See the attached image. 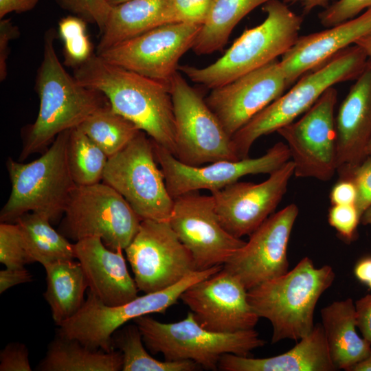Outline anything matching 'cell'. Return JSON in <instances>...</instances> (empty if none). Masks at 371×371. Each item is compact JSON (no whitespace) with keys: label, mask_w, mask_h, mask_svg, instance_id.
I'll use <instances>...</instances> for the list:
<instances>
[{"label":"cell","mask_w":371,"mask_h":371,"mask_svg":"<svg viewBox=\"0 0 371 371\" xmlns=\"http://www.w3.org/2000/svg\"><path fill=\"white\" fill-rule=\"evenodd\" d=\"M82 86L98 91L111 108L172 154L175 124L169 85L111 64L96 54L74 68Z\"/></svg>","instance_id":"1"},{"label":"cell","mask_w":371,"mask_h":371,"mask_svg":"<svg viewBox=\"0 0 371 371\" xmlns=\"http://www.w3.org/2000/svg\"><path fill=\"white\" fill-rule=\"evenodd\" d=\"M56 36L51 28L44 36L43 60L35 80L39 109L35 122L25 129L20 161L43 150L59 133L78 126L109 104L104 94L80 85L63 68L54 48Z\"/></svg>","instance_id":"2"},{"label":"cell","mask_w":371,"mask_h":371,"mask_svg":"<svg viewBox=\"0 0 371 371\" xmlns=\"http://www.w3.org/2000/svg\"><path fill=\"white\" fill-rule=\"evenodd\" d=\"M335 278L332 267H315L306 256L285 274L247 290L254 311L271 324L272 344L298 341L312 331L316 304Z\"/></svg>","instance_id":"3"},{"label":"cell","mask_w":371,"mask_h":371,"mask_svg":"<svg viewBox=\"0 0 371 371\" xmlns=\"http://www.w3.org/2000/svg\"><path fill=\"white\" fill-rule=\"evenodd\" d=\"M262 10L267 14L265 21L245 30L218 60L205 67L181 65L178 70L193 82L212 89L282 56L299 37L303 17L280 0L265 3Z\"/></svg>","instance_id":"4"},{"label":"cell","mask_w":371,"mask_h":371,"mask_svg":"<svg viewBox=\"0 0 371 371\" xmlns=\"http://www.w3.org/2000/svg\"><path fill=\"white\" fill-rule=\"evenodd\" d=\"M368 58L357 45L344 49L319 68L299 78L283 93L251 118L232 137L239 159L249 157L253 144L261 136L277 132L306 112L330 87L356 80Z\"/></svg>","instance_id":"5"},{"label":"cell","mask_w":371,"mask_h":371,"mask_svg":"<svg viewBox=\"0 0 371 371\" xmlns=\"http://www.w3.org/2000/svg\"><path fill=\"white\" fill-rule=\"evenodd\" d=\"M70 131L59 133L52 146L36 160L23 164L8 159L6 168L12 189L1 210V222L15 223L27 212L44 214L53 222L64 214L76 186L67 161Z\"/></svg>","instance_id":"6"},{"label":"cell","mask_w":371,"mask_h":371,"mask_svg":"<svg viewBox=\"0 0 371 371\" xmlns=\"http://www.w3.org/2000/svg\"><path fill=\"white\" fill-rule=\"evenodd\" d=\"M133 322L152 354H161L166 361L190 360L207 370H218L225 354L249 357L252 350L265 344L254 329L229 333L206 330L194 319L192 312L173 323H162L148 315Z\"/></svg>","instance_id":"7"},{"label":"cell","mask_w":371,"mask_h":371,"mask_svg":"<svg viewBox=\"0 0 371 371\" xmlns=\"http://www.w3.org/2000/svg\"><path fill=\"white\" fill-rule=\"evenodd\" d=\"M223 266L195 270L177 283L163 290L137 296L118 306H108L88 291L80 309L63 322L56 335L76 339L92 349L106 352L115 350L112 345L113 333L128 322L151 313H164L177 303L181 294L194 283L210 277Z\"/></svg>","instance_id":"8"},{"label":"cell","mask_w":371,"mask_h":371,"mask_svg":"<svg viewBox=\"0 0 371 371\" xmlns=\"http://www.w3.org/2000/svg\"><path fill=\"white\" fill-rule=\"evenodd\" d=\"M59 232L78 241L98 236L110 249L124 250L137 234L141 218L113 188L103 183L76 186Z\"/></svg>","instance_id":"9"},{"label":"cell","mask_w":371,"mask_h":371,"mask_svg":"<svg viewBox=\"0 0 371 371\" xmlns=\"http://www.w3.org/2000/svg\"><path fill=\"white\" fill-rule=\"evenodd\" d=\"M157 164L153 141L140 131L108 159L102 180L127 201L142 220L168 221L174 199Z\"/></svg>","instance_id":"10"},{"label":"cell","mask_w":371,"mask_h":371,"mask_svg":"<svg viewBox=\"0 0 371 371\" xmlns=\"http://www.w3.org/2000/svg\"><path fill=\"white\" fill-rule=\"evenodd\" d=\"M169 87L175 124L174 156L193 166L239 160L233 149L232 137L202 95L178 71L171 78Z\"/></svg>","instance_id":"11"},{"label":"cell","mask_w":371,"mask_h":371,"mask_svg":"<svg viewBox=\"0 0 371 371\" xmlns=\"http://www.w3.org/2000/svg\"><path fill=\"white\" fill-rule=\"evenodd\" d=\"M337 100L331 87L299 120L277 131L286 142L296 177L327 181L337 171Z\"/></svg>","instance_id":"12"},{"label":"cell","mask_w":371,"mask_h":371,"mask_svg":"<svg viewBox=\"0 0 371 371\" xmlns=\"http://www.w3.org/2000/svg\"><path fill=\"white\" fill-rule=\"evenodd\" d=\"M139 291L163 290L197 270L194 258L169 221L142 220L139 230L124 249Z\"/></svg>","instance_id":"13"},{"label":"cell","mask_w":371,"mask_h":371,"mask_svg":"<svg viewBox=\"0 0 371 371\" xmlns=\"http://www.w3.org/2000/svg\"><path fill=\"white\" fill-rule=\"evenodd\" d=\"M202 25L171 23L98 54L106 62L169 85L181 56L192 49Z\"/></svg>","instance_id":"14"},{"label":"cell","mask_w":371,"mask_h":371,"mask_svg":"<svg viewBox=\"0 0 371 371\" xmlns=\"http://www.w3.org/2000/svg\"><path fill=\"white\" fill-rule=\"evenodd\" d=\"M152 141L157 161L164 174L168 191L173 199L202 189L210 192L218 190L238 181L244 176L270 175L291 158L288 146L280 142L258 157H247L237 161L223 160L207 166H193L181 162L166 148Z\"/></svg>","instance_id":"15"},{"label":"cell","mask_w":371,"mask_h":371,"mask_svg":"<svg viewBox=\"0 0 371 371\" xmlns=\"http://www.w3.org/2000/svg\"><path fill=\"white\" fill-rule=\"evenodd\" d=\"M191 192L174 199L169 223L190 251L197 270L223 266L246 241L221 225L210 196Z\"/></svg>","instance_id":"16"},{"label":"cell","mask_w":371,"mask_h":371,"mask_svg":"<svg viewBox=\"0 0 371 371\" xmlns=\"http://www.w3.org/2000/svg\"><path fill=\"white\" fill-rule=\"evenodd\" d=\"M180 299L203 328L222 333L254 329L260 317L247 299V289L223 267L188 287Z\"/></svg>","instance_id":"17"},{"label":"cell","mask_w":371,"mask_h":371,"mask_svg":"<svg viewBox=\"0 0 371 371\" xmlns=\"http://www.w3.org/2000/svg\"><path fill=\"white\" fill-rule=\"evenodd\" d=\"M298 212L292 203L271 215L223 268L247 290L285 274L289 271L288 243Z\"/></svg>","instance_id":"18"},{"label":"cell","mask_w":371,"mask_h":371,"mask_svg":"<svg viewBox=\"0 0 371 371\" xmlns=\"http://www.w3.org/2000/svg\"><path fill=\"white\" fill-rule=\"evenodd\" d=\"M293 174L291 160L260 183L236 181L211 192L221 225L238 238L251 235L280 203Z\"/></svg>","instance_id":"19"},{"label":"cell","mask_w":371,"mask_h":371,"mask_svg":"<svg viewBox=\"0 0 371 371\" xmlns=\"http://www.w3.org/2000/svg\"><path fill=\"white\" fill-rule=\"evenodd\" d=\"M288 88L280 60H273L212 89L205 102L232 137Z\"/></svg>","instance_id":"20"},{"label":"cell","mask_w":371,"mask_h":371,"mask_svg":"<svg viewBox=\"0 0 371 371\" xmlns=\"http://www.w3.org/2000/svg\"><path fill=\"white\" fill-rule=\"evenodd\" d=\"M371 32V8L327 30L301 36L282 56L280 67L288 88L308 72Z\"/></svg>","instance_id":"21"},{"label":"cell","mask_w":371,"mask_h":371,"mask_svg":"<svg viewBox=\"0 0 371 371\" xmlns=\"http://www.w3.org/2000/svg\"><path fill=\"white\" fill-rule=\"evenodd\" d=\"M74 249L89 291L104 304L118 306L137 297L139 289L128 271L122 250L110 249L98 236L76 241Z\"/></svg>","instance_id":"22"},{"label":"cell","mask_w":371,"mask_h":371,"mask_svg":"<svg viewBox=\"0 0 371 371\" xmlns=\"http://www.w3.org/2000/svg\"><path fill=\"white\" fill-rule=\"evenodd\" d=\"M335 131L337 169L359 164L367 157L366 149L371 138L370 58L339 108Z\"/></svg>","instance_id":"23"},{"label":"cell","mask_w":371,"mask_h":371,"mask_svg":"<svg viewBox=\"0 0 371 371\" xmlns=\"http://www.w3.org/2000/svg\"><path fill=\"white\" fill-rule=\"evenodd\" d=\"M218 370L223 371H334L322 324L300 339L291 350L280 355L253 358L224 355Z\"/></svg>","instance_id":"24"},{"label":"cell","mask_w":371,"mask_h":371,"mask_svg":"<svg viewBox=\"0 0 371 371\" xmlns=\"http://www.w3.org/2000/svg\"><path fill=\"white\" fill-rule=\"evenodd\" d=\"M171 23H178L172 0H130L113 6L100 33L95 54Z\"/></svg>","instance_id":"25"},{"label":"cell","mask_w":371,"mask_h":371,"mask_svg":"<svg viewBox=\"0 0 371 371\" xmlns=\"http://www.w3.org/2000/svg\"><path fill=\"white\" fill-rule=\"evenodd\" d=\"M321 317L329 353L337 369L350 371L371 354V344L357 332L352 299L332 302L321 310Z\"/></svg>","instance_id":"26"},{"label":"cell","mask_w":371,"mask_h":371,"mask_svg":"<svg viewBox=\"0 0 371 371\" xmlns=\"http://www.w3.org/2000/svg\"><path fill=\"white\" fill-rule=\"evenodd\" d=\"M46 272L44 298L56 325L73 317L85 302L87 282L78 261L64 260L43 266Z\"/></svg>","instance_id":"27"},{"label":"cell","mask_w":371,"mask_h":371,"mask_svg":"<svg viewBox=\"0 0 371 371\" xmlns=\"http://www.w3.org/2000/svg\"><path fill=\"white\" fill-rule=\"evenodd\" d=\"M122 368V354L120 350L92 349L76 339L56 335L36 370L120 371Z\"/></svg>","instance_id":"28"},{"label":"cell","mask_w":371,"mask_h":371,"mask_svg":"<svg viewBox=\"0 0 371 371\" xmlns=\"http://www.w3.org/2000/svg\"><path fill=\"white\" fill-rule=\"evenodd\" d=\"M15 223L19 227L31 263L37 262L44 266L58 260L76 258L74 244L52 227L47 215L27 212Z\"/></svg>","instance_id":"29"},{"label":"cell","mask_w":371,"mask_h":371,"mask_svg":"<svg viewBox=\"0 0 371 371\" xmlns=\"http://www.w3.org/2000/svg\"><path fill=\"white\" fill-rule=\"evenodd\" d=\"M271 0H213L192 47L198 55L222 50L236 25L258 6Z\"/></svg>","instance_id":"30"},{"label":"cell","mask_w":371,"mask_h":371,"mask_svg":"<svg viewBox=\"0 0 371 371\" xmlns=\"http://www.w3.org/2000/svg\"><path fill=\"white\" fill-rule=\"evenodd\" d=\"M77 127L109 158L122 150L141 131L115 112L109 103L93 112Z\"/></svg>","instance_id":"31"},{"label":"cell","mask_w":371,"mask_h":371,"mask_svg":"<svg viewBox=\"0 0 371 371\" xmlns=\"http://www.w3.org/2000/svg\"><path fill=\"white\" fill-rule=\"evenodd\" d=\"M111 339L113 348L122 354L123 371H194L201 368L190 360L161 361L154 359L145 349L141 332L135 323L118 328Z\"/></svg>","instance_id":"32"},{"label":"cell","mask_w":371,"mask_h":371,"mask_svg":"<svg viewBox=\"0 0 371 371\" xmlns=\"http://www.w3.org/2000/svg\"><path fill=\"white\" fill-rule=\"evenodd\" d=\"M109 157L78 127L71 129L67 144V161L76 186L100 183Z\"/></svg>","instance_id":"33"},{"label":"cell","mask_w":371,"mask_h":371,"mask_svg":"<svg viewBox=\"0 0 371 371\" xmlns=\"http://www.w3.org/2000/svg\"><path fill=\"white\" fill-rule=\"evenodd\" d=\"M58 34L63 43L64 65L74 69L86 62L93 54L87 34V22L78 16H67L58 23Z\"/></svg>","instance_id":"34"},{"label":"cell","mask_w":371,"mask_h":371,"mask_svg":"<svg viewBox=\"0 0 371 371\" xmlns=\"http://www.w3.org/2000/svg\"><path fill=\"white\" fill-rule=\"evenodd\" d=\"M0 262L9 269L24 268L31 263L16 223L1 222Z\"/></svg>","instance_id":"35"},{"label":"cell","mask_w":371,"mask_h":371,"mask_svg":"<svg viewBox=\"0 0 371 371\" xmlns=\"http://www.w3.org/2000/svg\"><path fill=\"white\" fill-rule=\"evenodd\" d=\"M337 172L339 179H348L355 185L357 191L355 206L361 217L371 205V157L367 156L357 166L339 168Z\"/></svg>","instance_id":"36"},{"label":"cell","mask_w":371,"mask_h":371,"mask_svg":"<svg viewBox=\"0 0 371 371\" xmlns=\"http://www.w3.org/2000/svg\"><path fill=\"white\" fill-rule=\"evenodd\" d=\"M64 10L94 23L100 33L103 31L112 7L106 0H56Z\"/></svg>","instance_id":"37"},{"label":"cell","mask_w":371,"mask_h":371,"mask_svg":"<svg viewBox=\"0 0 371 371\" xmlns=\"http://www.w3.org/2000/svg\"><path fill=\"white\" fill-rule=\"evenodd\" d=\"M371 8V0H338L329 5L318 14L320 23L330 27L355 18Z\"/></svg>","instance_id":"38"},{"label":"cell","mask_w":371,"mask_h":371,"mask_svg":"<svg viewBox=\"0 0 371 371\" xmlns=\"http://www.w3.org/2000/svg\"><path fill=\"white\" fill-rule=\"evenodd\" d=\"M361 216L354 204L332 205L328 210V223L346 243L356 236Z\"/></svg>","instance_id":"39"},{"label":"cell","mask_w":371,"mask_h":371,"mask_svg":"<svg viewBox=\"0 0 371 371\" xmlns=\"http://www.w3.org/2000/svg\"><path fill=\"white\" fill-rule=\"evenodd\" d=\"M213 0H172L178 23L203 25Z\"/></svg>","instance_id":"40"},{"label":"cell","mask_w":371,"mask_h":371,"mask_svg":"<svg viewBox=\"0 0 371 371\" xmlns=\"http://www.w3.org/2000/svg\"><path fill=\"white\" fill-rule=\"evenodd\" d=\"M28 355L24 344H8L0 352V371H31Z\"/></svg>","instance_id":"41"},{"label":"cell","mask_w":371,"mask_h":371,"mask_svg":"<svg viewBox=\"0 0 371 371\" xmlns=\"http://www.w3.org/2000/svg\"><path fill=\"white\" fill-rule=\"evenodd\" d=\"M20 35L18 27L10 19L0 20V80L3 81L8 74L7 60L10 50L9 43Z\"/></svg>","instance_id":"42"},{"label":"cell","mask_w":371,"mask_h":371,"mask_svg":"<svg viewBox=\"0 0 371 371\" xmlns=\"http://www.w3.org/2000/svg\"><path fill=\"white\" fill-rule=\"evenodd\" d=\"M357 326L362 337L371 344V294L355 302Z\"/></svg>","instance_id":"43"},{"label":"cell","mask_w":371,"mask_h":371,"mask_svg":"<svg viewBox=\"0 0 371 371\" xmlns=\"http://www.w3.org/2000/svg\"><path fill=\"white\" fill-rule=\"evenodd\" d=\"M356 197L357 191L355 185L352 181L345 179H339L330 192L332 205H355Z\"/></svg>","instance_id":"44"},{"label":"cell","mask_w":371,"mask_h":371,"mask_svg":"<svg viewBox=\"0 0 371 371\" xmlns=\"http://www.w3.org/2000/svg\"><path fill=\"white\" fill-rule=\"evenodd\" d=\"M32 280L31 273L24 268L9 269L0 271V293H2L22 283L30 282Z\"/></svg>","instance_id":"45"},{"label":"cell","mask_w":371,"mask_h":371,"mask_svg":"<svg viewBox=\"0 0 371 371\" xmlns=\"http://www.w3.org/2000/svg\"><path fill=\"white\" fill-rule=\"evenodd\" d=\"M38 0H0V19L11 12L22 13L34 9Z\"/></svg>","instance_id":"46"},{"label":"cell","mask_w":371,"mask_h":371,"mask_svg":"<svg viewBox=\"0 0 371 371\" xmlns=\"http://www.w3.org/2000/svg\"><path fill=\"white\" fill-rule=\"evenodd\" d=\"M354 273L357 280L368 284L371 280V257L359 260L355 267Z\"/></svg>","instance_id":"47"},{"label":"cell","mask_w":371,"mask_h":371,"mask_svg":"<svg viewBox=\"0 0 371 371\" xmlns=\"http://www.w3.org/2000/svg\"><path fill=\"white\" fill-rule=\"evenodd\" d=\"M286 4H299L303 10L304 14H309L312 10L317 7L324 8L329 5L330 0H282Z\"/></svg>","instance_id":"48"},{"label":"cell","mask_w":371,"mask_h":371,"mask_svg":"<svg viewBox=\"0 0 371 371\" xmlns=\"http://www.w3.org/2000/svg\"><path fill=\"white\" fill-rule=\"evenodd\" d=\"M355 44L361 47L368 58L371 59V32L361 37Z\"/></svg>","instance_id":"49"},{"label":"cell","mask_w":371,"mask_h":371,"mask_svg":"<svg viewBox=\"0 0 371 371\" xmlns=\"http://www.w3.org/2000/svg\"><path fill=\"white\" fill-rule=\"evenodd\" d=\"M350 371H371V354L354 365Z\"/></svg>","instance_id":"50"},{"label":"cell","mask_w":371,"mask_h":371,"mask_svg":"<svg viewBox=\"0 0 371 371\" xmlns=\"http://www.w3.org/2000/svg\"><path fill=\"white\" fill-rule=\"evenodd\" d=\"M360 223L364 225H371V205L362 214Z\"/></svg>","instance_id":"51"},{"label":"cell","mask_w":371,"mask_h":371,"mask_svg":"<svg viewBox=\"0 0 371 371\" xmlns=\"http://www.w3.org/2000/svg\"><path fill=\"white\" fill-rule=\"evenodd\" d=\"M130 0H106V1L111 6H115L117 5H119L120 3H124L126 1H128Z\"/></svg>","instance_id":"52"},{"label":"cell","mask_w":371,"mask_h":371,"mask_svg":"<svg viewBox=\"0 0 371 371\" xmlns=\"http://www.w3.org/2000/svg\"><path fill=\"white\" fill-rule=\"evenodd\" d=\"M366 156H370L371 157V138L367 145L366 149Z\"/></svg>","instance_id":"53"},{"label":"cell","mask_w":371,"mask_h":371,"mask_svg":"<svg viewBox=\"0 0 371 371\" xmlns=\"http://www.w3.org/2000/svg\"><path fill=\"white\" fill-rule=\"evenodd\" d=\"M371 289V280L367 284Z\"/></svg>","instance_id":"54"}]
</instances>
